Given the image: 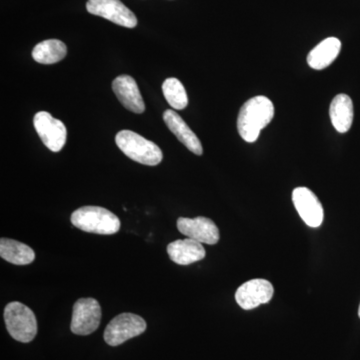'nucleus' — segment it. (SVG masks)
I'll return each mask as SVG.
<instances>
[{"label":"nucleus","mask_w":360,"mask_h":360,"mask_svg":"<svg viewBox=\"0 0 360 360\" xmlns=\"http://www.w3.org/2000/svg\"><path fill=\"white\" fill-rule=\"evenodd\" d=\"M341 51L340 40L336 37H328L309 52L307 63L312 70H322L328 68L338 58Z\"/></svg>","instance_id":"obj_16"},{"label":"nucleus","mask_w":360,"mask_h":360,"mask_svg":"<svg viewBox=\"0 0 360 360\" xmlns=\"http://www.w3.org/2000/svg\"><path fill=\"white\" fill-rule=\"evenodd\" d=\"M112 89L118 101L127 110L134 113L144 112L146 104L134 78L129 75L116 77L112 82Z\"/></svg>","instance_id":"obj_12"},{"label":"nucleus","mask_w":360,"mask_h":360,"mask_svg":"<svg viewBox=\"0 0 360 360\" xmlns=\"http://www.w3.org/2000/svg\"><path fill=\"white\" fill-rule=\"evenodd\" d=\"M274 286L266 279H251L239 286L236 300L243 309L250 310L269 302L274 296Z\"/></svg>","instance_id":"obj_9"},{"label":"nucleus","mask_w":360,"mask_h":360,"mask_svg":"<svg viewBox=\"0 0 360 360\" xmlns=\"http://www.w3.org/2000/svg\"><path fill=\"white\" fill-rule=\"evenodd\" d=\"M146 330V322L139 315L122 314L106 326L104 340L110 347H118L125 341L142 335Z\"/></svg>","instance_id":"obj_5"},{"label":"nucleus","mask_w":360,"mask_h":360,"mask_svg":"<svg viewBox=\"0 0 360 360\" xmlns=\"http://www.w3.org/2000/svg\"><path fill=\"white\" fill-rule=\"evenodd\" d=\"M101 307L94 298H80L75 303L70 329L75 335H89L98 328Z\"/></svg>","instance_id":"obj_6"},{"label":"nucleus","mask_w":360,"mask_h":360,"mask_svg":"<svg viewBox=\"0 0 360 360\" xmlns=\"http://www.w3.org/2000/svg\"><path fill=\"white\" fill-rule=\"evenodd\" d=\"M329 116L336 131L345 134L354 122V103L347 94H338L333 99L329 108Z\"/></svg>","instance_id":"obj_15"},{"label":"nucleus","mask_w":360,"mask_h":360,"mask_svg":"<svg viewBox=\"0 0 360 360\" xmlns=\"http://www.w3.org/2000/svg\"><path fill=\"white\" fill-rule=\"evenodd\" d=\"M86 9L90 14L123 27L134 28L137 25L136 16L120 0H89Z\"/></svg>","instance_id":"obj_8"},{"label":"nucleus","mask_w":360,"mask_h":360,"mask_svg":"<svg viewBox=\"0 0 360 360\" xmlns=\"http://www.w3.org/2000/svg\"><path fill=\"white\" fill-rule=\"evenodd\" d=\"M163 120H165V124L167 125L170 131L177 137V139L187 149H189L194 155H202L203 148L200 139L176 111L172 110L165 111Z\"/></svg>","instance_id":"obj_13"},{"label":"nucleus","mask_w":360,"mask_h":360,"mask_svg":"<svg viewBox=\"0 0 360 360\" xmlns=\"http://www.w3.org/2000/svg\"><path fill=\"white\" fill-rule=\"evenodd\" d=\"M274 106L266 96H258L248 99L243 106L238 117V129L241 139L253 143L260 132L271 122Z\"/></svg>","instance_id":"obj_1"},{"label":"nucleus","mask_w":360,"mask_h":360,"mask_svg":"<svg viewBox=\"0 0 360 360\" xmlns=\"http://www.w3.org/2000/svg\"><path fill=\"white\" fill-rule=\"evenodd\" d=\"M7 331L14 340L27 343L37 335V317L30 307L22 303H8L4 309Z\"/></svg>","instance_id":"obj_4"},{"label":"nucleus","mask_w":360,"mask_h":360,"mask_svg":"<svg viewBox=\"0 0 360 360\" xmlns=\"http://www.w3.org/2000/svg\"><path fill=\"white\" fill-rule=\"evenodd\" d=\"M71 224L90 233L110 236L120 229L117 217L101 206H82L71 214Z\"/></svg>","instance_id":"obj_2"},{"label":"nucleus","mask_w":360,"mask_h":360,"mask_svg":"<svg viewBox=\"0 0 360 360\" xmlns=\"http://www.w3.org/2000/svg\"><path fill=\"white\" fill-rule=\"evenodd\" d=\"M168 257L179 265H189L205 257L206 251L202 243L194 239H179L167 245Z\"/></svg>","instance_id":"obj_14"},{"label":"nucleus","mask_w":360,"mask_h":360,"mask_svg":"<svg viewBox=\"0 0 360 360\" xmlns=\"http://www.w3.org/2000/svg\"><path fill=\"white\" fill-rule=\"evenodd\" d=\"M359 317H360V305H359Z\"/></svg>","instance_id":"obj_20"},{"label":"nucleus","mask_w":360,"mask_h":360,"mask_svg":"<svg viewBox=\"0 0 360 360\" xmlns=\"http://www.w3.org/2000/svg\"><path fill=\"white\" fill-rule=\"evenodd\" d=\"M177 229L187 238L205 245H217L220 238L219 227L212 219L203 217L195 219L180 217L177 220Z\"/></svg>","instance_id":"obj_10"},{"label":"nucleus","mask_w":360,"mask_h":360,"mask_svg":"<svg viewBox=\"0 0 360 360\" xmlns=\"http://www.w3.org/2000/svg\"><path fill=\"white\" fill-rule=\"evenodd\" d=\"M33 124L40 139L49 150L58 153L63 149L68 137L65 123L46 111H39L33 118Z\"/></svg>","instance_id":"obj_7"},{"label":"nucleus","mask_w":360,"mask_h":360,"mask_svg":"<svg viewBox=\"0 0 360 360\" xmlns=\"http://www.w3.org/2000/svg\"><path fill=\"white\" fill-rule=\"evenodd\" d=\"M162 91L168 104L174 110H181L188 104V96L184 84L177 78H167L162 84Z\"/></svg>","instance_id":"obj_19"},{"label":"nucleus","mask_w":360,"mask_h":360,"mask_svg":"<svg viewBox=\"0 0 360 360\" xmlns=\"http://www.w3.org/2000/svg\"><path fill=\"white\" fill-rule=\"evenodd\" d=\"M116 146L130 160L141 165L155 167L162 160L161 149L155 142L148 141L131 130H122L115 136Z\"/></svg>","instance_id":"obj_3"},{"label":"nucleus","mask_w":360,"mask_h":360,"mask_svg":"<svg viewBox=\"0 0 360 360\" xmlns=\"http://www.w3.org/2000/svg\"><path fill=\"white\" fill-rule=\"evenodd\" d=\"M0 257L7 262L15 265H26L35 259L34 251L30 246L13 239L1 238Z\"/></svg>","instance_id":"obj_17"},{"label":"nucleus","mask_w":360,"mask_h":360,"mask_svg":"<svg viewBox=\"0 0 360 360\" xmlns=\"http://www.w3.org/2000/svg\"><path fill=\"white\" fill-rule=\"evenodd\" d=\"M292 201L298 214L310 227L321 226L323 221V207L317 196L307 187H297L293 191Z\"/></svg>","instance_id":"obj_11"},{"label":"nucleus","mask_w":360,"mask_h":360,"mask_svg":"<svg viewBox=\"0 0 360 360\" xmlns=\"http://www.w3.org/2000/svg\"><path fill=\"white\" fill-rule=\"evenodd\" d=\"M68 53V47L58 39H47L35 45L32 58L41 65H54L63 60Z\"/></svg>","instance_id":"obj_18"}]
</instances>
